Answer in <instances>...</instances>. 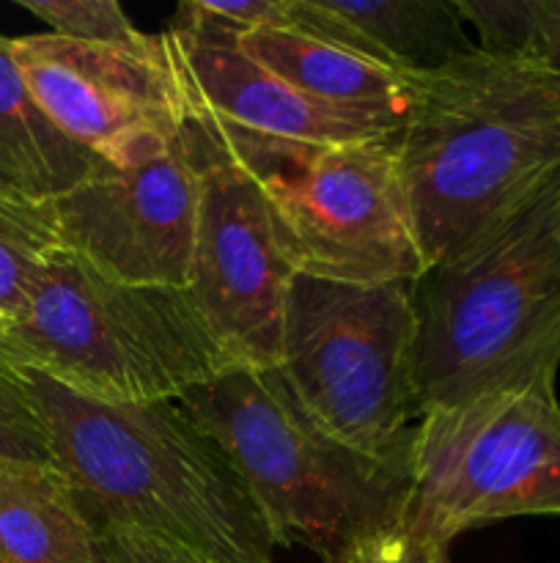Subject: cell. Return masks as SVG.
<instances>
[{
  "label": "cell",
  "instance_id": "obj_7",
  "mask_svg": "<svg viewBox=\"0 0 560 563\" xmlns=\"http://www.w3.org/2000/svg\"><path fill=\"white\" fill-rule=\"evenodd\" d=\"M203 119L261 190L294 275L373 286L426 273L401 190L399 135L316 146Z\"/></svg>",
  "mask_w": 560,
  "mask_h": 563
},
{
  "label": "cell",
  "instance_id": "obj_5",
  "mask_svg": "<svg viewBox=\"0 0 560 563\" xmlns=\"http://www.w3.org/2000/svg\"><path fill=\"white\" fill-rule=\"evenodd\" d=\"M0 352L102 405L176 401L234 366L184 289L121 284L66 247L0 324Z\"/></svg>",
  "mask_w": 560,
  "mask_h": 563
},
{
  "label": "cell",
  "instance_id": "obj_1",
  "mask_svg": "<svg viewBox=\"0 0 560 563\" xmlns=\"http://www.w3.org/2000/svg\"><path fill=\"white\" fill-rule=\"evenodd\" d=\"M560 176V75L481 49L423 71L399 179L428 267L508 223Z\"/></svg>",
  "mask_w": 560,
  "mask_h": 563
},
{
  "label": "cell",
  "instance_id": "obj_12",
  "mask_svg": "<svg viewBox=\"0 0 560 563\" xmlns=\"http://www.w3.org/2000/svg\"><path fill=\"white\" fill-rule=\"evenodd\" d=\"M165 36L187 104L228 130L316 146L384 137V132L368 130L307 99L267 66L247 58L228 33L170 25Z\"/></svg>",
  "mask_w": 560,
  "mask_h": 563
},
{
  "label": "cell",
  "instance_id": "obj_17",
  "mask_svg": "<svg viewBox=\"0 0 560 563\" xmlns=\"http://www.w3.org/2000/svg\"><path fill=\"white\" fill-rule=\"evenodd\" d=\"M60 245L53 201H33L0 185V324L25 306L38 273Z\"/></svg>",
  "mask_w": 560,
  "mask_h": 563
},
{
  "label": "cell",
  "instance_id": "obj_22",
  "mask_svg": "<svg viewBox=\"0 0 560 563\" xmlns=\"http://www.w3.org/2000/svg\"><path fill=\"white\" fill-rule=\"evenodd\" d=\"M99 553H102V563H220L192 553L181 544L141 531H126V528L99 531Z\"/></svg>",
  "mask_w": 560,
  "mask_h": 563
},
{
  "label": "cell",
  "instance_id": "obj_8",
  "mask_svg": "<svg viewBox=\"0 0 560 563\" xmlns=\"http://www.w3.org/2000/svg\"><path fill=\"white\" fill-rule=\"evenodd\" d=\"M404 531L450 548L511 517H560L555 377L423 412Z\"/></svg>",
  "mask_w": 560,
  "mask_h": 563
},
{
  "label": "cell",
  "instance_id": "obj_14",
  "mask_svg": "<svg viewBox=\"0 0 560 563\" xmlns=\"http://www.w3.org/2000/svg\"><path fill=\"white\" fill-rule=\"evenodd\" d=\"M291 25L404 71H434L475 49L453 0H289Z\"/></svg>",
  "mask_w": 560,
  "mask_h": 563
},
{
  "label": "cell",
  "instance_id": "obj_23",
  "mask_svg": "<svg viewBox=\"0 0 560 563\" xmlns=\"http://www.w3.org/2000/svg\"><path fill=\"white\" fill-rule=\"evenodd\" d=\"M357 563H453L448 548L412 539L406 531L390 533L382 542L368 548Z\"/></svg>",
  "mask_w": 560,
  "mask_h": 563
},
{
  "label": "cell",
  "instance_id": "obj_21",
  "mask_svg": "<svg viewBox=\"0 0 560 563\" xmlns=\"http://www.w3.org/2000/svg\"><path fill=\"white\" fill-rule=\"evenodd\" d=\"M173 25L242 36L261 27L291 25L289 0H184Z\"/></svg>",
  "mask_w": 560,
  "mask_h": 563
},
{
  "label": "cell",
  "instance_id": "obj_3",
  "mask_svg": "<svg viewBox=\"0 0 560 563\" xmlns=\"http://www.w3.org/2000/svg\"><path fill=\"white\" fill-rule=\"evenodd\" d=\"M176 405L236 467L275 548L357 563L368 548L404 531L412 465L371 460L324 432L275 368L234 363Z\"/></svg>",
  "mask_w": 560,
  "mask_h": 563
},
{
  "label": "cell",
  "instance_id": "obj_13",
  "mask_svg": "<svg viewBox=\"0 0 560 563\" xmlns=\"http://www.w3.org/2000/svg\"><path fill=\"white\" fill-rule=\"evenodd\" d=\"M234 44L316 104L384 135L404 130L421 88L417 71L395 69L296 25L242 33Z\"/></svg>",
  "mask_w": 560,
  "mask_h": 563
},
{
  "label": "cell",
  "instance_id": "obj_10",
  "mask_svg": "<svg viewBox=\"0 0 560 563\" xmlns=\"http://www.w3.org/2000/svg\"><path fill=\"white\" fill-rule=\"evenodd\" d=\"M11 47L49 121L113 168L157 157L184 130L190 104L165 33L137 44L36 33Z\"/></svg>",
  "mask_w": 560,
  "mask_h": 563
},
{
  "label": "cell",
  "instance_id": "obj_2",
  "mask_svg": "<svg viewBox=\"0 0 560 563\" xmlns=\"http://www.w3.org/2000/svg\"><path fill=\"white\" fill-rule=\"evenodd\" d=\"M22 374L53 465L97 533L126 528L220 563H272L278 548L245 482L176 401L102 405L42 372Z\"/></svg>",
  "mask_w": 560,
  "mask_h": 563
},
{
  "label": "cell",
  "instance_id": "obj_16",
  "mask_svg": "<svg viewBox=\"0 0 560 563\" xmlns=\"http://www.w3.org/2000/svg\"><path fill=\"white\" fill-rule=\"evenodd\" d=\"M0 563H102L97 528L55 465H0Z\"/></svg>",
  "mask_w": 560,
  "mask_h": 563
},
{
  "label": "cell",
  "instance_id": "obj_24",
  "mask_svg": "<svg viewBox=\"0 0 560 563\" xmlns=\"http://www.w3.org/2000/svg\"><path fill=\"white\" fill-rule=\"evenodd\" d=\"M533 60L560 75V0H536Z\"/></svg>",
  "mask_w": 560,
  "mask_h": 563
},
{
  "label": "cell",
  "instance_id": "obj_19",
  "mask_svg": "<svg viewBox=\"0 0 560 563\" xmlns=\"http://www.w3.org/2000/svg\"><path fill=\"white\" fill-rule=\"evenodd\" d=\"M20 5L71 42L137 44L146 38L115 0H20Z\"/></svg>",
  "mask_w": 560,
  "mask_h": 563
},
{
  "label": "cell",
  "instance_id": "obj_4",
  "mask_svg": "<svg viewBox=\"0 0 560 563\" xmlns=\"http://www.w3.org/2000/svg\"><path fill=\"white\" fill-rule=\"evenodd\" d=\"M421 416L560 368V176L519 214L412 284Z\"/></svg>",
  "mask_w": 560,
  "mask_h": 563
},
{
  "label": "cell",
  "instance_id": "obj_6",
  "mask_svg": "<svg viewBox=\"0 0 560 563\" xmlns=\"http://www.w3.org/2000/svg\"><path fill=\"white\" fill-rule=\"evenodd\" d=\"M412 284L294 275L275 372L302 410L351 451L412 465L421 418Z\"/></svg>",
  "mask_w": 560,
  "mask_h": 563
},
{
  "label": "cell",
  "instance_id": "obj_18",
  "mask_svg": "<svg viewBox=\"0 0 560 563\" xmlns=\"http://www.w3.org/2000/svg\"><path fill=\"white\" fill-rule=\"evenodd\" d=\"M0 465H53L42 410L25 374L0 352Z\"/></svg>",
  "mask_w": 560,
  "mask_h": 563
},
{
  "label": "cell",
  "instance_id": "obj_11",
  "mask_svg": "<svg viewBox=\"0 0 560 563\" xmlns=\"http://www.w3.org/2000/svg\"><path fill=\"white\" fill-rule=\"evenodd\" d=\"M60 245L108 278L187 289L198 163L187 124L163 154L108 168L53 201Z\"/></svg>",
  "mask_w": 560,
  "mask_h": 563
},
{
  "label": "cell",
  "instance_id": "obj_20",
  "mask_svg": "<svg viewBox=\"0 0 560 563\" xmlns=\"http://www.w3.org/2000/svg\"><path fill=\"white\" fill-rule=\"evenodd\" d=\"M464 25L478 31L475 47L500 58H530L536 44V0H453Z\"/></svg>",
  "mask_w": 560,
  "mask_h": 563
},
{
  "label": "cell",
  "instance_id": "obj_9",
  "mask_svg": "<svg viewBox=\"0 0 560 563\" xmlns=\"http://www.w3.org/2000/svg\"><path fill=\"white\" fill-rule=\"evenodd\" d=\"M187 135L198 163V218L184 291L231 361L272 368L294 269L253 176L192 108Z\"/></svg>",
  "mask_w": 560,
  "mask_h": 563
},
{
  "label": "cell",
  "instance_id": "obj_15",
  "mask_svg": "<svg viewBox=\"0 0 560 563\" xmlns=\"http://www.w3.org/2000/svg\"><path fill=\"white\" fill-rule=\"evenodd\" d=\"M113 165L71 143L27 88L11 38L0 36V185L55 201Z\"/></svg>",
  "mask_w": 560,
  "mask_h": 563
}]
</instances>
